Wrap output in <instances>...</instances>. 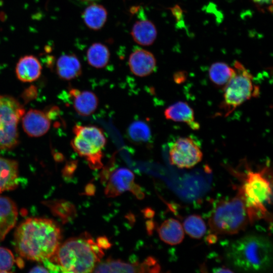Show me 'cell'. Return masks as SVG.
<instances>
[{
  "label": "cell",
  "instance_id": "8fae6325",
  "mask_svg": "<svg viewBox=\"0 0 273 273\" xmlns=\"http://www.w3.org/2000/svg\"><path fill=\"white\" fill-rule=\"evenodd\" d=\"M158 264L153 257L146 258L143 262L128 263L120 259L109 258L100 262L94 272H155Z\"/></svg>",
  "mask_w": 273,
  "mask_h": 273
},
{
  "label": "cell",
  "instance_id": "8992f818",
  "mask_svg": "<svg viewBox=\"0 0 273 273\" xmlns=\"http://www.w3.org/2000/svg\"><path fill=\"white\" fill-rule=\"evenodd\" d=\"M235 74L225 85L222 108L225 115H229L237 107L252 98L259 95V87L253 82L250 71L238 61L234 62Z\"/></svg>",
  "mask_w": 273,
  "mask_h": 273
},
{
  "label": "cell",
  "instance_id": "277c9868",
  "mask_svg": "<svg viewBox=\"0 0 273 273\" xmlns=\"http://www.w3.org/2000/svg\"><path fill=\"white\" fill-rule=\"evenodd\" d=\"M266 168L258 171L248 170L243 184L239 189L251 223L268 216L266 206L271 202L272 189L266 177Z\"/></svg>",
  "mask_w": 273,
  "mask_h": 273
},
{
  "label": "cell",
  "instance_id": "30bf717a",
  "mask_svg": "<svg viewBox=\"0 0 273 273\" xmlns=\"http://www.w3.org/2000/svg\"><path fill=\"white\" fill-rule=\"evenodd\" d=\"M134 175L133 172L126 168H119L111 173L105 190L107 196L114 197L122 193L130 191L138 198L143 197L140 187L134 184Z\"/></svg>",
  "mask_w": 273,
  "mask_h": 273
},
{
  "label": "cell",
  "instance_id": "603a6c76",
  "mask_svg": "<svg viewBox=\"0 0 273 273\" xmlns=\"http://www.w3.org/2000/svg\"><path fill=\"white\" fill-rule=\"evenodd\" d=\"M235 69L225 63L218 62L211 64L208 71L211 81L217 86L224 87L235 74Z\"/></svg>",
  "mask_w": 273,
  "mask_h": 273
},
{
  "label": "cell",
  "instance_id": "2e32d148",
  "mask_svg": "<svg viewBox=\"0 0 273 273\" xmlns=\"http://www.w3.org/2000/svg\"><path fill=\"white\" fill-rule=\"evenodd\" d=\"M18 209L14 202L7 197L0 196V242L15 225Z\"/></svg>",
  "mask_w": 273,
  "mask_h": 273
},
{
  "label": "cell",
  "instance_id": "9c48e42d",
  "mask_svg": "<svg viewBox=\"0 0 273 273\" xmlns=\"http://www.w3.org/2000/svg\"><path fill=\"white\" fill-rule=\"evenodd\" d=\"M202 157L200 145L192 137H180L170 145L169 161L178 168L193 167L201 161Z\"/></svg>",
  "mask_w": 273,
  "mask_h": 273
},
{
  "label": "cell",
  "instance_id": "83f0119b",
  "mask_svg": "<svg viewBox=\"0 0 273 273\" xmlns=\"http://www.w3.org/2000/svg\"><path fill=\"white\" fill-rule=\"evenodd\" d=\"M42 262L49 272H62L60 267L49 259H46Z\"/></svg>",
  "mask_w": 273,
  "mask_h": 273
},
{
  "label": "cell",
  "instance_id": "4fadbf2b",
  "mask_svg": "<svg viewBox=\"0 0 273 273\" xmlns=\"http://www.w3.org/2000/svg\"><path fill=\"white\" fill-rule=\"evenodd\" d=\"M128 65L131 72L134 75L145 77L155 71L156 60L151 52L138 48L130 55Z\"/></svg>",
  "mask_w": 273,
  "mask_h": 273
},
{
  "label": "cell",
  "instance_id": "4316f807",
  "mask_svg": "<svg viewBox=\"0 0 273 273\" xmlns=\"http://www.w3.org/2000/svg\"><path fill=\"white\" fill-rule=\"evenodd\" d=\"M14 262V256L11 251L0 247V272H10Z\"/></svg>",
  "mask_w": 273,
  "mask_h": 273
},
{
  "label": "cell",
  "instance_id": "f1b7e54d",
  "mask_svg": "<svg viewBox=\"0 0 273 273\" xmlns=\"http://www.w3.org/2000/svg\"><path fill=\"white\" fill-rule=\"evenodd\" d=\"M96 243L102 249H106L111 246V244L106 237H100L97 238Z\"/></svg>",
  "mask_w": 273,
  "mask_h": 273
},
{
  "label": "cell",
  "instance_id": "1f68e13d",
  "mask_svg": "<svg viewBox=\"0 0 273 273\" xmlns=\"http://www.w3.org/2000/svg\"><path fill=\"white\" fill-rule=\"evenodd\" d=\"M144 214L146 217L150 218L153 216L154 212L150 208H147L144 210Z\"/></svg>",
  "mask_w": 273,
  "mask_h": 273
},
{
  "label": "cell",
  "instance_id": "ffe728a7",
  "mask_svg": "<svg viewBox=\"0 0 273 273\" xmlns=\"http://www.w3.org/2000/svg\"><path fill=\"white\" fill-rule=\"evenodd\" d=\"M158 233L162 241L170 245L180 243L184 238L185 234L181 223L172 218L162 222L158 230Z\"/></svg>",
  "mask_w": 273,
  "mask_h": 273
},
{
  "label": "cell",
  "instance_id": "ac0fdd59",
  "mask_svg": "<svg viewBox=\"0 0 273 273\" xmlns=\"http://www.w3.org/2000/svg\"><path fill=\"white\" fill-rule=\"evenodd\" d=\"M18 174L16 161L0 157V193L14 190L18 186Z\"/></svg>",
  "mask_w": 273,
  "mask_h": 273
},
{
  "label": "cell",
  "instance_id": "484cf974",
  "mask_svg": "<svg viewBox=\"0 0 273 273\" xmlns=\"http://www.w3.org/2000/svg\"><path fill=\"white\" fill-rule=\"evenodd\" d=\"M130 139L135 143H143L148 141L151 137L150 127L145 122L136 121L132 123L127 130Z\"/></svg>",
  "mask_w": 273,
  "mask_h": 273
},
{
  "label": "cell",
  "instance_id": "6da1fadb",
  "mask_svg": "<svg viewBox=\"0 0 273 273\" xmlns=\"http://www.w3.org/2000/svg\"><path fill=\"white\" fill-rule=\"evenodd\" d=\"M61 232L54 221L44 218L26 219L14 234L16 251L21 257L42 262L49 259L61 244Z\"/></svg>",
  "mask_w": 273,
  "mask_h": 273
},
{
  "label": "cell",
  "instance_id": "d6986e66",
  "mask_svg": "<svg viewBox=\"0 0 273 273\" xmlns=\"http://www.w3.org/2000/svg\"><path fill=\"white\" fill-rule=\"evenodd\" d=\"M56 72L61 79L72 80L81 75V65L75 55L63 54L57 61Z\"/></svg>",
  "mask_w": 273,
  "mask_h": 273
},
{
  "label": "cell",
  "instance_id": "836d02e7",
  "mask_svg": "<svg viewBox=\"0 0 273 273\" xmlns=\"http://www.w3.org/2000/svg\"><path fill=\"white\" fill-rule=\"evenodd\" d=\"M253 2L256 3L257 4H269L272 3V0H252Z\"/></svg>",
  "mask_w": 273,
  "mask_h": 273
},
{
  "label": "cell",
  "instance_id": "4dcf8cb0",
  "mask_svg": "<svg viewBox=\"0 0 273 273\" xmlns=\"http://www.w3.org/2000/svg\"><path fill=\"white\" fill-rule=\"evenodd\" d=\"M172 12L176 18H180L181 16V10L178 6H175L172 9Z\"/></svg>",
  "mask_w": 273,
  "mask_h": 273
},
{
  "label": "cell",
  "instance_id": "5b68a950",
  "mask_svg": "<svg viewBox=\"0 0 273 273\" xmlns=\"http://www.w3.org/2000/svg\"><path fill=\"white\" fill-rule=\"evenodd\" d=\"M249 222L245 203L239 191L234 197L219 202L208 220L211 230L220 235L237 234L244 230Z\"/></svg>",
  "mask_w": 273,
  "mask_h": 273
},
{
  "label": "cell",
  "instance_id": "44dd1931",
  "mask_svg": "<svg viewBox=\"0 0 273 273\" xmlns=\"http://www.w3.org/2000/svg\"><path fill=\"white\" fill-rule=\"evenodd\" d=\"M134 40L142 46L151 45L155 40L157 30L154 24L146 18L136 21L131 30Z\"/></svg>",
  "mask_w": 273,
  "mask_h": 273
},
{
  "label": "cell",
  "instance_id": "cb8c5ba5",
  "mask_svg": "<svg viewBox=\"0 0 273 273\" xmlns=\"http://www.w3.org/2000/svg\"><path fill=\"white\" fill-rule=\"evenodd\" d=\"M110 55L109 51L105 45L101 43H95L87 50V62L93 67L102 68L108 63Z\"/></svg>",
  "mask_w": 273,
  "mask_h": 273
},
{
  "label": "cell",
  "instance_id": "d4e9b609",
  "mask_svg": "<svg viewBox=\"0 0 273 273\" xmlns=\"http://www.w3.org/2000/svg\"><path fill=\"white\" fill-rule=\"evenodd\" d=\"M183 227L185 232L194 239L201 238L206 231V226L203 219L197 214L187 217L184 220Z\"/></svg>",
  "mask_w": 273,
  "mask_h": 273
},
{
  "label": "cell",
  "instance_id": "d6a6232c",
  "mask_svg": "<svg viewBox=\"0 0 273 273\" xmlns=\"http://www.w3.org/2000/svg\"><path fill=\"white\" fill-rule=\"evenodd\" d=\"M215 272H233V271L232 270L226 267H219L213 270Z\"/></svg>",
  "mask_w": 273,
  "mask_h": 273
},
{
  "label": "cell",
  "instance_id": "7c38bea8",
  "mask_svg": "<svg viewBox=\"0 0 273 273\" xmlns=\"http://www.w3.org/2000/svg\"><path fill=\"white\" fill-rule=\"evenodd\" d=\"M22 119L24 131L31 137L42 136L50 128V118L47 112L30 109L23 115Z\"/></svg>",
  "mask_w": 273,
  "mask_h": 273
},
{
  "label": "cell",
  "instance_id": "d590c367",
  "mask_svg": "<svg viewBox=\"0 0 273 273\" xmlns=\"http://www.w3.org/2000/svg\"><path fill=\"white\" fill-rule=\"evenodd\" d=\"M83 1L87 2H94L98 0H83Z\"/></svg>",
  "mask_w": 273,
  "mask_h": 273
},
{
  "label": "cell",
  "instance_id": "ba28073f",
  "mask_svg": "<svg viewBox=\"0 0 273 273\" xmlns=\"http://www.w3.org/2000/svg\"><path fill=\"white\" fill-rule=\"evenodd\" d=\"M24 113L16 99L0 95V150L11 149L18 145V124Z\"/></svg>",
  "mask_w": 273,
  "mask_h": 273
},
{
  "label": "cell",
  "instance_id": "e0dca14e",
  "mask_svg": "<svg viewBox=\"0 0 273 273\" xmlns=\"http://www.w3.org/2000/svg\"><path fill=\"white\" fill-rule=\"evenodd\" d=\"M41 69L40 62L33 55H25L20 58L15 69L18 78L25 82L37 79L40 76Z\"/></svg>",
  "mask_w": 273,
  "mask_h": 273
},
{
  "label": "cell",
  "instance_id": "e575fe53",
  "mask_svg": "<svg viewBox=\"0 0 273 273\" xmlns=\"http://www.w3.org/2000/svg\"><path fill=\"white\" fill-rule=\"evenodd\" d=\"M147 226L148 232L151 233L154 227V223L151 221L147 222Z\"/></svg>",
  "mask_w": 273,
  "mask_h": 273
},
{
  "label": "cell",
  "instance_id": "f546056e",
  "mask_svg": "<svg viewBox=\"0 0 273 273\" xmlns=\"http://www.w3.org/2000/svg\"><path fill=\"white\" fill-rule=\"evenodd\" d=\"M30 272H48V270L45 267L41 265H37L33 267L29 270Z\"/></svg>",
  "mask_w": 273,
  "mask_h": 273
},
{
  "label": "cell",
  "instance_id": "3957f363",
  "mask_svg": "<svg viewBox=\"0 0 273 273\" xmlns=\"http://www.w3.org/2000/svg\"><path fill=\"white\" fill-rule=\"evenodd\" d=\"M103 255L102 249L88 234H84L60 244L49 260L63 272H90Z\"/></svg>",
  "mask_w": 273,
  "mask_h": 273
},
{
  "label": "cell",
  "instance_id": "7402d4cb",
  "mask_svg": "<svg viewBox=\"0 0 273 273\" xmlns=\"http://www.w3.org/2000/svg\"><path fill=\"white\" fill-rule=\"evenodd\" d=\"M82 18L86 26L94 30L100 29L107 18V12L102 5L92 4L82 13Z\"/></svg>",
  "mask_w": 273,
  "mask_h": 273
},
{
  "label": "cell",
  "instance_id": "52a82bcc",
  "mask_svg": "<svg viewBox=\"0 0 273 273\" xmlns=\"http://www.w3.org/2000/svg\"><path fill=\"white\" fill-rule=\"evenodd\" d=\"M74 137L71 141L74 151L83 157L93 169L103 166V149L106 138L102 129L94 125H75L73 128Z\"/></svg>",
  "mask_w": 273,
  "mask_h": 273
},
{
  "label": "cell",
  "instance_id": "7a4b0ae2",
  "mask_svg": "<svg viewBox=\"0 0 273 273\" xmlns=\"http://www.w3.org/2000/svg\"><path fill=\"white\" fill-rule=\"evenodd\" d=\"M225 256L229 265L237 270L265 271L272 265V247L267 238L248 235L229 245Z\"/></svg>",
  "mask_w": 273,
  "mask_h": 273
},
{
  "label": "cell",
  "instance_id": "5bb4252c",
  "mask_svg": "<svg viewBox=\"0 0 273 273\" xmlns=\"http://www.w3.org/2000/svg\"><path fill=\"white\" fill-rule=\"evenodd\" d=\"M69 94L72 100L73 106L79 115L88 116L96 111L99 100L93 92L71 88Z\"/></svg>",
  "mask_w": 273,
  "mask_h": 273
},
{
  "label": "cell",
  "instance_id": "9a60e30c",
  "mask_svg": "<svg viewBox=\"0 0 273 273\" xmlns=\"http://www.w3.org/2000/svg\"><path fill=\"white\" fill-rule=\"evenodd\" d=\"M164 114L167 119L186 123L193 130L200 128L193 109L185 102L178 101L171 105L165 110Z\"/></svg>",
  "mask_w": 273,
  "mask_h": 273
}]
</instances>
